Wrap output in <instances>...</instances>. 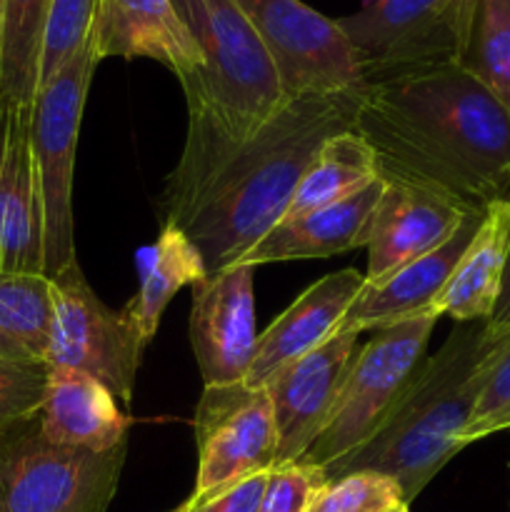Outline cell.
Here are the masks:
<instances>
[{
	"label": "cell",
	"mask_w": 510,
	"mask_h": 512,
	"mask_svg": "<svg viewBox=\"0 0 510 512\" xmlns=\"http://www.w3.org/2000/svg\"><path fill=\"white\" fill-rule=\"evenodd\" d=\"M353 130L388 183L470 213L510 200V113L460 65L365 85Z\"/></svg>",
	"instance_id": "6da1fadb"
},
{
	"label": "cell",
	"mask_w": 510,
	"mask_h": 512,
	"mask_svg": "<svg viewBox=\"0 0 510 512\" xmlns=\"http://www.w3.org/2000/svg\"><path fill=\"white\" fill-rule=\"evenodd\" d=\"M363 88L290 98L183 203L163 215L165 225L183 230L198 248L208 273L238 265L285 218L320 145L355 125Z\"/></svg>",
	"instance_id": "7a4b0ae2"
},
{
	"label": "cell",
	"mask_w": 510,
	"mask_h": 512,
	"mask_svg": "<svg viewBox=\"0 0 510 512\" xmlns=\"http://www.w3.org/2000/svg\"><path fill=\"white\" fill-rule=\"evenodd\" d=\"M173 5L203 53V68L180 85L188 103V135L160 195L163 215L288 103L268 50L235 0Z\"/></svg>",
	"instance_id": "3957f363"
},
{
	"label": "cell",
	"mask_w": 510,
	"mask_h": 512,
	"mask_svg": "<svg viewBox=\"0 0 510 512\" xmlns=\"http://www.w3.org/2000/svg\"><path fill=\"white\" fill-rule=\"evenodd\" d=\"M498 343L488 320L455 323L435 355H425L380 428L360 448L328 465V480L350 473L393 478L413 503L465 448V428L483 390V363Z\"/></svg>",
	"instance_id": "277c9868"
},
{
	"label": "cell",
	"mask_w": 510,
	"mask_h": 512,
	"mask_svg": "<svg viewBox=\"0 0 510 512\" xmlns=\"http://www.w3.org/2000/svg\"><path fill=\"white\" fill-rule=\"evenodd\" d=\"M125 453L55 445L30 415L0 433V512H108Z\"/></svg>",
	"instance_id": "5b68a950"
},
{
	"label": "cell",
	"mask_w": 510,
	"mask_h": 512,
	"mask_svg": "<svg viewBox=\"0 0 510 512\" xmlns=\"http://www.w3.org/2000/svg\"><path fill=\"white\" fill-rule=\"evenodd\" d=\"M98 63V50L90 33L83 48L70 55L68 63L48 83L40 85L33 100L30 145L43 205V250L48 278L75 263V148L85 98Z\"/></svg>",
	"instance_id": "8992f818"
},
{
	"label": "cell",
	"mask_w": 510,
	"mask_h": 512,
	"mask_svg": "<svg viewBox=\"0 0 510 512\" xmlns=\"http://www.w3.org/2000/svg\"><path fill=\"white\" fill-rule=\"evenodd\" d=\"M470 0H380L338 20L365 85L458 65Z\"/></svg>",
	"instance_id": "52a82bcc"
},
{
	"label": "cell",
	"mask_w": 510,
	"mask_h": 512,
	"mask_svg": "<svg viewBox=\"0 0 510 512\" xmlns=\"http://www.w3.org/2000/svg\"><path fill=\"white\" fill-rule=\"evenodd\" d=\"M435 323V318L420 315L373 330V338L360 345L328 425L303 455L308 463L328 468L380 428L423 363Z\"/></svg>",
	"instance_id": "ba28073f"
},
{
	"label": "cell",
	"mask_w": 510,
	"mask_h": 512,
	"mask_svg": "<svg viewBox=\"0 0 510 512\" xmlns=\"http://www.w3.org/2000/svg\"><path fill=\"white\" fill-rule=\"evenodd\" d=\"M53 323L43 363L75 370L103 383L123 403L133 400L135 375L145 350L123 313L95 295L78 260L53 275Z\"/></svg>",
	"instance_id": "9c48e42d"
},
{
	"label": "cell",
	"mask_w": 510,
	"mask_h": 512,
	"mask_svg": "<svg viewBox=\"0 0 510 512\" xmlns=\"http://www.w3.org/2000/svg\"><path fill=\"white\" fill-rule=\"evenodd\" d=\"M198 475L188 503L268 473L278 458V428L265 388L203 385L193 418Z\"/></svg>",
	"instance_id": "30bf717a"
},
{
	"label": "cell",
	"mask_w": 510,
	"mask_h": 512,
	"mask_svg": "<svg viewBox=\"0 0 510 512\" xmlns=\"http://www.w3.org/2000/svg\"><path fill=\"white\" fill-rule=\"evenodd\" d=\"M268 50L285 98L363 88L353 45L338 20L303 0H235Z\"/></svg>",
	"instance_id": "8fae6325"
},
{
	"label": "cell",
	"mask_w": 510,
	"mask_h": 512,
	"mask_svg": "<svg viewBox=\"0 0 510 512\" xmlns=\"http://www.w3.org/2000/svg\"><path fill=\"white\" fill-rule=\"evenodd\" d=\"M253 278V265L238 263L193 283L190 348L203 385L243 383L248 375L258 345Z\"/></svg>",
	"instance_id": "7c38bea8"
},
{
	"label": "cell",
	"mask_w": 510,
	"mask_h": 512,
	"mask_svg": "<svg viewBox=\"0 0 510 512\" xmlns=\"http://www.w3.org/2000/svg\"><path fill=\"white\" fill-rule=\"evenodd\" d=\"M358 338L333 335L265 385L278 428L275 465L303 458L325 430L360 353Z\"/></svg>",
	"instance_id": "4fadbf2b"
},
{
	"label": "cell",
	"mask_w": 510,
	"mask_h": 512,
	"mask_svg": "<svg viewBox=\"0 0 510 512\" xmlns=\"http://www.w3.org/2000/svg\"><path fill=\"white\" fill-rule=\"evenodd\" d=\"M30 120L33 105L0 93V268L45 275L43 205Z\"/></svg>",
	"instance_id": "5bb4252c"
},
{
	"label": "cell",
	"mask_w": 510,
	"mask_h": 512,
	"mask_svg": "<svg viewBox=\"0 0 510 512\" xmlns=\"http://www.w3.org/2000/svg\"><path fill=\"white\" fill-rule=\"evenodd\" d=\"M98 58H150L188 83L203 68V53L173 0H98L93 20Z\"/></svg>",
	"instance_id": "9a60e30c"
},
{
	"label": "cell",
	"mask_w": 510,
	"mask_h": 512,
	"mask_svg": "<svg viewBox=\"0 0 510 512\" xmlns=\"http://www.w3.org/2000/svg\"><path fill=\"white\" fill-rule=\"evenodd\" d=\"M363 285V273L343 268L300 293L293 305L280 313L263 335H258L253 363L243 383L248 388H265L280 370L333 338Z\"/></svg>",
	"instance_id": "2e32d148"
},
{
	"label": "cell",
	"mask_w": 510,
	"mask_h": 512,
	"mask_svg": "<svg viewBox=\"0 0 510 512\" xmlns=\"http://www.w3.org/2000/svg\"><path fill=\"white\" fill-rule=\"evenodd\" d=\"M480 220H483V213L465 215L458 230L438 248L405 263L380 283L363 285L335 335H360L365 330H378L428 313L433 300L453 275L458 260L463 258L473 235L478 233Z\"/></svg>",
	"instance_id": "e0dca14e"
},
{
	"label": "cell",
	"mask_w": 510,
	"mask_h": 512,
	"mask_svg": "<svg viewBox=\"0 0 510 512\" xmlns=\"http://www.w3.org/2000/svg\"><path fill=\"white\" fill-rule=\"evenodd\" d=\"M470 210L403 183H388L380 195L368 240L365 285H375L410 260L450 238Z\"/></svg>",
	"instance_id": "ac0fdd59"
},
{
	"label": "cell",
	"mask_w": 510,
	"mask_h": 512,
	"mask_svg": "<svg viewBox=\"0 0 510 512\" xmlns=\"http://www.w3.org/2000/svg\"><path fill=\"white\" fill-rule=\"evenodd\" d=\"M383 190L385 180L378 178L368 188L328 208L313 210L300 218L280 220L250 248L240 263L258 268V265L285 263V260H320L368 245L373 215Z\"/></svg>",
	"instance_id": "d6986e66"
},
{
	"label": "cell",
	"mask_w": 510,
	"mask_h": 512,
	"mask_svg": "<svg viewBox=\"0 0 510 512\" xmlns=\"http://www.w3.org/2000/svg\"><path fill=\"white\" fill-rule=\"evenodd\" d=\"M38 420L50 443L93 453L118 448L128 440L130 428V415L118 408L115 395L75 370H50Z\"/></svg>",
	"instance_id": "ffe728a7"
},
{
	"label": "cell",
	"mask_w": 510,
	"mask_h": 512,
	"mask_svg": "<svg viewBox=\"0 0 510 512\" xmlns=\"http://www.w3.org/2000/svg\"><path fill=\"white\" fill-rule=\"evenodd\" d=\"M510 248V200L485 208L478 233L465 248L453 275L428 308L430 318H453L455 323L490 320L503 288Z\"/></svg>",
	"instance_id": "44dd1931"
},
{
	"label": "cell",
	"mask_w": 510,
	"mask_h": 512,
	"mask_svg": "<svg viewBox=\"0 0 510 512\" xmlns=\"http://www.w3.org/2000/svg\"><path fill=\"white\" fill-rule=\"evenodd\" d=\"M143 278H140L138 293L120 313L125 315L133 333L138 335L140 348L153 343L160 328L165 308L175 298L180 288L198 283L208 275L198 248L185 238V233L175 225H165L160 230L158 243L145 250Z\"/></svg>",
	"instance_id": "7402d4cb"
},
{
	"label": "cell",
	"mask_w": 510,
	"mask_h": 512,
	"mask_svg": "<svg viewBox=\"0 0 510 512\" xmlns=\"http://www.w3.org/2000/svg\"><path fill=\"white\" fill-rule=\"evenodd\" d=\"M378 178L380 170L373 148L353 128L335 133L333 138L320 145L318 155L305 170L283 220L328 208V205L368 188Z\"/></svg>",
	"instance_id": "603a6c76"
},
{
	"label": "cell",
	"mask_w": 510,
	"mask_h": 512,
	"mask_svg": "<svg viewBox=\"0 0 510 512\" xmlns=\"http://www.w3.org/2000/svg\"><path fill=\"white\" fill-rule=\"evenodd\" d=\"M53 0H3L0 93L33 105L38 93L40 53Z\"/></svg>",
	"instance_id": "cb8c5ba5"
},
{
	"label": "cell",
	"mask_w": 510,
	"mask_h": 512,
	"mask_svg": "<svg viewBox=\"0 0 510 512\" xmlns=\"http://www.w3.org/2000/svg\"><path fill=\"white\" fill-rule=\"evenodd\" d=\"M458 65L478 78L510 113V0H470Z\"/></svg>",
	"instance_id": "d4e9b609"
},
{
	"label": "cell",
	"mask_w": 510,
	"mask_h": 512,
	"mask_svg": "<svg viewBox=\"0 0 510 512\" xmlns=\"http://www.w3.org/2000/svg\"><path fill=\"white\" fill-rule=\"evenodd\" d=\"M50 323L53 280L43 273L0 268V333L23 345L35 360H45Z\"/></svg>",
	"instance_id": "484cf974"
},
{
	"label": "cell",
	"mask_w": 510,
	"mask_h": 512,
	"mask_svg": "<svg viewBox=\"0 0 510 512\" xmlns=\"http://www.w3.org/2000/svg\"><path fill=\"white\" fill-rule=\"evenodd\" d=\"M500 430H510V328L500 330L498 343L483 363V390L465 428V445Z\"/></svg>",
	"instance_id": "4316f807"
},
{
	"label": "cell",
	"mask_w": 510,
	"mask_h": 512,
	"mask_svg": "<svg viewBox=\"0 0 510 512\" xmlns=\"http://www.w3.org/2000/svg\"><path fill=\"white\" fill-rule=\"evenodd\" d=\"M98 0H53L40 53L38 88L48 83L73 53H78L93 30Z\"/></svg>",
	"instance_id": "83f0119b"
},
{
	"label": "cell",
	"mask_w": 510,
	"mask_h": 512,
	"mask_svg": "<svg viewBox=\"0 0 510 512\" xmlns=\"http://www.w3.org/2000/svg\"><path fill=\"white\" fill-rule=\"evenodd\" d=\"M405 505L403 490L388 475L350 473L330 480L310 512H395Z\"/></svg>",
	"instance_id": "f1b7e54d"
},
{
	"label": "cell",
	"mask_w": 510,
	"mask_h": 512,
	"mask_svg": "<svg viewBox=\"0 0 510 512\" xmlns=\"http://www.w3.org/2000/svg\"><path fill=\"white\" fill-rule=\"evenodd\" d=\"M328 483L325 470L305 458L275 465L265 475L258 512H310Z\"/></svg>",
	"instance_id": "f546056e"
},
{
	"label": "cell",
	"mask_w": 510,
	"mask_h": 512,
	"mask_svg": "<svg viewBox=\"0 0 510 512\" xmlns=\"http://www.w3.org/2000/svg\"><path fill=\"white\" fill-rule=\"evenodd\" d=\"M48 378L43 360H0V433L38 413Z\"/></svg>",
	"instance_id": "4dcf8cb0"
},
{
	"label": "cell",
	"mask_w": 510,
	"mask_h": 512,
	"mask_svg": "<svg viewBox=\"0 0 510 512\" xmlns=\"http://www.w3.org/2000/svg\"><path fill=\"white\" fill-rule=\"evenodd\" d=\"M265 475L268 473L243 480V483L218 493L215 498L200 500V503H188L185 500L180 508H175V512H258L260 500H263Z\"/></svg>",
	"instance_id": "1f68e13d"
},
{
	"label": "cell",
	"mask_w": 510,
	"mask_h": 512,
	"mask_svg": "<svg viewBox=\"0 0 510 512\" xmlns=\"http://www.w3.org/2000/svg\"><path fill=\"white\" fill-rule=\"evenodd\" d=\"M493 330H508L510 328V248H508V263H505V275H503V288H500L498 305H495L493 318L488 320Z\"/></svg>",
	"instance_id": "d6a6232c"
},
{
	"label": "cell",
	"mask_w": 510,
	"mask_h": 512,
	"mask_svg": "<svg viewBox=\"0 0 510 512\" xmlns=\"http://www.w3.org/2000/svg\"><path fill=\"white\" fill-rule=\"evenodd\" d=\"M0 360H35L23 345H18L15 340H10L8 335L0 333Z\"/></svg>",
	"instance_id": "836d02e7"
},
{
	"label": "cell",
	"mask_w": 510,
	"mask_h": 512,
	"mask_svg": "<svg viewBox=\"0 0 510 512\" xmlns=\"http://www.w3.org/2000/svg\"><path fill=\"white\" fill-rule=\"evenodd\" d=\"M0 45H3V0H0Z\"/></svg>",
	"instance_id": "e575fe53"
},
{
	"label": "cell",
	"mask_w": 510,
	"mask_h": 512,
	"mask_svg": "<svg viewBox=\"0 0 510 512\" xmlns=\"http://www.w3.org/2000/svg\"><path fill=\"white\" fill-rule=\"evenodd\" d=\"M380 0H360V8H370V5H378Z\"/></svg>",
	"instance_id": "d590c367"
},
{
	"label": "cell",
	"mask_w": 510,
	"mask_h": 512,
	"mask_svg": "<svg viewBox=\"0 0 510 512\" xmlns=\"http://www.w3.org/2000/svg\"><path fill=\"white\" fill-rule=\"evenodd\" d=\"M395 512H410V508H408V505H405V508H400V510H395Z\"/></svg>",
	"instance_id": "8d00e7d4"
},
{
	"label": "cell",
	"mask_w": 510,
	"mask_h": 512,
	"mask_svg": "<svg viewBox=\"0 0 510 512\" xmlns=\"http://www.w3.org/2000/svg\"><path fill=\"white\" fill-rule=\"evenodd\" d=\"M170 512H175V510H170Z\"/></svg>",
	"instance_id": "74e56055"
}]
</instances>
